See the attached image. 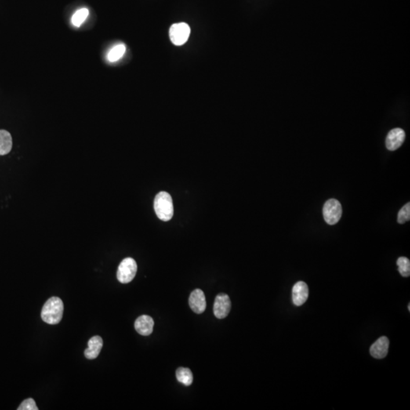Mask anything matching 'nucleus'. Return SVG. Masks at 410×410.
<instances>
[{"instance_id": "obj_1", "label": "nucleus", "mask_w": 410, "mask_h": 410, "mask_svg": "<svg viewBox=\"0 0 410 410\" xmlns=\"http://www.w3.org/2000/svg\"><path fill=\"white\" fill-rule=\"evenodd\" d=\"M64 305L62 299L51 297L44 304L41 312L43 321L47 324H57L63 318Z\"/></svg>"}, {"instance_id": "obj_2", "label": "nucleus", "mask_w": 410, "mask_h": 410, "mask_svg": "<svg viewBox=\"0 0 410 410\" xmlns=\"http://www.w3.org/2000/svg\"><path fill=\"white\" fill-rule=\"evenodd\" d=\"M154 211L159 219L169 221L173 216L174 208L172 197L169 193L161 192L156 195L154 203Z\"/></svg>"}, {"instance_id": "obj_3", "label": "nucleus", "mask_w": 410, "mask_h": 410, "mask_svg": "<svg viewBox=\"0 0 410 410\" xmlns=\"http://www.w3.org/2000/svg\"><path fill=\"white\" fill-rule=\"evenodd\" d=\"M138 266L133 258H125L119 265L117 279L121 284H128L135 278Z\"/></svg>"}, {"instance_id": "obj_4", "label": "nucleus", "mask_w": 410, "mask_h": 410, "mask_svg": "<svg viewBox=\"0 0 410 410\" xmlns=\"http://www.w3.org/2000/svg\"><path fill=\"white\" fill-rule=\"evenodd\" d=\"M342 206L336 199H329L326 201L323 208V215L326 223L329 225L338 223L342 217Z\"/></svg>"}, {"instance_id": "obj_5", "label": "nucleus", "mask_w": 410, "mask_h": 410, "mask_svg": "<svg viewBox=\"0 0 410 410\" xmlns=\"http://www.w3.org/2000/svg\"><path fill=\"white\" fill-rule=\"evenodd\" d=\"M190 27L186 23H177L171 26L169 29V37L172 44L176 46H182L187 42L190 35Z\"/></svg>"}, {"instance_id": "obj_6", "label": "nucleus", "mask_w": 410, "mask_h": 410, "mask_svg": "<svg viewBox=\"0 0 410 410\" xmlns=\"http://www.w3.org/2000/svg\"><path fill=\"white\" fill-rule=\"evenodd\" d=\"M231 301L226 293H219L216 296L214 305V314L219 319H223L230 314Z\"/></svg>"}, {"instance_id": "obj_7", "label": "nucleus", "mask_w": 410, "mask_h": 410, "mask_svg": "<svg viewBox=\"0 0 410 410\" xmlns=\"http://www.w3.org/2000/svg\"><path fill=\"white\" fill-rule=\"evenodd\" d=\"M189 306L196 314H201L206 309V299L204 292L199 289H196L189 296Z\"/></svg>"}, {"instance_id": "obj_8", "label": "nucleus", "mask_w": 410, "mask_h": 410, "mask_svg": "<svg viewBox=\"0 0 410 410\" xmlns=\"http://www.w3.org/2000/svg\"><path fill=\"white\" fill-rule=\"evenodd\" d=\"M406 134L402 128H394L389 132L386 139V147L389 150H396L404 143Z\"/></svg>"}, {"instance_id": "obj_9", "label": "nucleus", "mask_w": 410, "mask_h": 410, "mask_svg": "<svg viewBox=\"0 0 410 410\" xmlns=\"http://www.w3.org/2000/svg\"><path fill=\"white\" fill-rule=\"evenodd\" d=\"M309 298V287L303 281H299L292 288V302L296 306H301Z\"/></svg>"}, {"instance_id": "obj_10", "label": "nucleus", "mask_w": 410, "mask_h": 410, "mask_svg": "<svg viewBox=\"0 0 410 410\" xmlns=\"http://www.w3.org/2000/svg\"><path fill=\"white\" fill-rule=\"evenodd\" d=\"M389 345H390V341L388 338L386 337H382L378 340L375 341L371 346L370 353L374 358L378 359V360L385 358L388 353Z\"/></svg>"}, {"instance_id": "obj_11", "label": "nucleus", "mask_w": 410, "mask_h": 410, "mask_svg": "<svg viewBox=\"0 0 410 410\" xmlns=\"http://www.w3.org/2000/svg\"><path fill=\"white\" fill-rule=\"evenodd\" d=\"M154 321L150 316L142 315L136 319L135 328L142 336H149L153 332Z\"/></svg>"}, {"instance_id": "obj_12", "label": "nucleus", "mask_w": 410, "mask_h": 410, "mask_svg": "<svg viewBox=\"0 0 410 410\" xmlns=\"http://www.w3.org/2000/svg\"><path fill=\"white\" fill-rule=\"evenodd\" d=\"M103 339L100 336H95L88 341V347L85 349V356L88 360H95L99 356L103 347Z\"/></svg>"}, {"instance_id": "obj_13", "label": "nucleus", "mask_w": 410, "mask_h": 410, "mask_svg": "<svg viewBox=\"0 0 410 410\" xmlns=\"http://www.w3.org/2000/svg\"><path fill=\"white\" fill-rule=\"evenodd\" d=\"M12 148L11 134L5 130H0V155H6Z\"/></svg>"}, {"instance_id": "obj_14", "label": "nucleus", "mask_w": 410, "mask_h": 410, "mask_svg": "<svg viewBox=\"0 0 410 410\" xmlns=\"http://www.w3.org/2000/svg\"><path fill=\"white\" fill-rule=\"evenodd\" d=\"M176 376L178 382L186 386H190L193 383V374L189 368L180 367L176 370Z\"/></svg>"}, {"instance_id": "obj_15", "label": "nucleus", "mask_w": 410, "mask_h": 410, "mask_svg": "<svg viewBox=\"0 0 410 410\" xmlns=\"http://www.w3.org/2000/svg\"><path fill=\"white\" fill-rule=\"evenodd\" d=\"M126 48H125V44H118L113 47L107 55V59L111 63H114L117 61L120 60L123 55L125 54Z\"/></svg>"}, {"instance_id": "obj_16", "label": "nucleus", "mask_w": 410, "mask_h": 410, "mask_svg": "<svg viewBox=\"0 0 410 410\" xmlns=\"http://www.w3.org/2000/svg\"><path fill=\"white\" fill-rule=\"evenodd\" d=\"M89 15V10L86 8L78 9L74 12L72 18V23L75 27H80L85 22Z\"/></svg>"}, {"instance_id": "obj_17", "label": "nucleus", "mask_w": 410, "mask_h": 410, "mask_svg": "<svg viewBox=\"0 0 410 410\" xmlns=\"http://www.w3.org/2000/svg\"><path fill=\"white\" fill-rule=\"evenodd\" d=\"M399 272L403 277H408L410 275V262L406 257H400L397 260Z\"/></svg>"}, {"instance_id": "obj_18", "label": "nucleus", "mask_w": 410, "mask_h": 410, "mask_svg": "<svg viewBox=\"0 0 410 410\" xmlns=\"http://www.w3.org/2000/svg\"><path fill=\"white\" fill-rule=\"evenodd\" d=\"M410 219V204L407 203L399 211L397 221L400 224H404L406 222L409 221Z\"/></svg>"}, {"instance_id": "obj_19", "label": "nucleus", "mask_w": 410, "mask_h": 410, "mask_svg": "<svg viewBox=\"0 0 410 410\" xmlns=\"http://www.w3.org/2000/svg\"><path fill=\"white\" fill-rule=\"evenodd\" d=\"M35 401L32 398H28L22 402L18 410H38Z\"/></svg>"}, {"instance_id": "obj_20", "label": "nucleus", "mask_w": 410, "mask_h": 410, "mask_svg": "<svg viewBox=\"0 0 410 410\" xmlns=\"http://www.w3.org/2000/svg\"><path fill=\"white\" fill-rule=\"evenodd\" d=\"M408 309H409V311H410V304H409V305H408Z\"/></svg>"}]
</instances>
